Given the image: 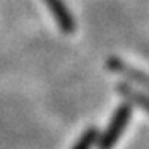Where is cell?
I'll use <instances>...</instances> for the list:
<instances>
[{"label": "cell", "instance_id": "3", "mask_svg": "<svg viewBox=\"0 0 149 149\" xmlns=\"http://www.w3.org/2000/svg\"><path fill=\"white\" fill-rule=\"evenodd\" d=\"M106 65H108L110 70H113V72H117V74L125 75V77H129L132 82L141 84L142 88H146V89L149 91V75L144 74V72H141L139 69L130 67L129 63H125L123 60L117 58V57H110V58L106 60Z\"/></svg>", "mask_w": 149, "mask_h": 149}, {"label": "cell", "instance_id": "2", "mask_svg": "<svg viewBox=\"0 0 149 149\" xmlns=\"http://www.w3.org/2000/svg\"><path fill=\"white\" fill-rule=\"evenodd\" d=\"M43 2L46 3L48 10L53 14V19L58 24V28L62 29V33L72 34L75 29V22H74V17L70 14V10L65 5V2L63 0H43Z\"/></svg>", "mask_w": 149, "mask_h": 149}, {"label": "cell", "instance_id": "1", "mask_svg": "<svg viewBox=\"0 0 149 149\" xmlns=\"http://www.w3.org/2000/svg\"><path fill=\"white\" fill-rule=\"evenodd\" d=\"M130 115L132 113H130V106L129 104H122V106H118L115 110L113 117H111L110 123H108V129L103 132V135L100 139H96L98 149H111L118 142V139L122 137L129 120H130Z\"/></svg>", "mask_w": 149, "mask_h": 149}, {"label": "cell", "instance_id": "4", "mask_svg": "<svg viewBox=\"0 0 149 149\" xmlns=\"http://www.w3.org/2000/svg\"><path fill=\"white\" fill-rule=\"evenodd\" d=\"M117 91L123 98H127L129 101H132L134 104H137L139 108H142L144 111L149 113V96L148 94H142V93H139L137 89H134L132 86H127V84H118Z\"/></svg>", "mask_w": 149, "mask_h": 149}, {"label": "cell", "instance_id": "5", "mask_svg": "<svg viewBox=\"0 0 149 149\" xmlns=\"http://www.w3.org/2000/svg\"><path fill=\"white\" fill-rule=\"evenodd\" d=\"M96 139H98V132L94 129H88L84 134L79 137V141L74 144L72 149H91L93 144L96 142Z\"/></svg>", "mask_w": 149, "mask_h": 149}]
</instances>
